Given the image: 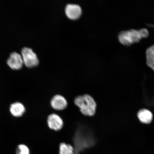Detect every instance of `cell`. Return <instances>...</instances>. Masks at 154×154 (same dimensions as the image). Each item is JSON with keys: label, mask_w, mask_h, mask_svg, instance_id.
I'll list each match as a JSON object with an SVG mask.
<instances>
[{"label": "cell", "mask_w": 154, "mask_h": 154, "mask_svg": "<svg viewBox=\"0 0 154 154\" xmlns=\"http://www.w3.org/2000/svg\"><path fill=\"white\" fill-rule=\"evenodd\" d=\"M51 104L54 109L59 111L66 109L67 106L66 99L63 96L59 95L54 96L51 100Z\"/></svg>", "instance_id": "cell-7"}, {"label": "cell", "mask_w": 154, "mask_h": 154, "mask_svg": "<svg viewBox=\"0 0 154 154\" xmlns=\"http://www.w3.org/2000/svg\"><path fill=\"white\" fill-rule=\"evenodd\" d=\"M17 154H29V150L28 148L24 144H20L17 147Z\"/></svg>", "instance_id": "cell-12"}, {"label": "cell", "mask_w": 154, "mask_h": 154, "mask_svg": "<svg viewBox=\"0 0 154 154\" xmlns=\"http://www.w3.org/2000/svg\"><path fill=\"white\" fill-rule=\"evenodd\" d=\"M7 63L11 69L18 70L22 68L24 63L22 55L16 52H14L10 55L7 59Z\"/></svg>", "instance_id": "cell-4"}, {"label": "cell", "mask_w": 154, "mask_h": 154, "mask_svg": "<svg viewBox=\"0 0 154 154\" xmlns=\"http://www.w3.org/2000/svg\"><path fill=\"white\" fill-rule=\"evenodd\" d=\"M47 123L50 128L56 131L60 130L63 126L62 119L55 113L49 116L48 117Z\"/></svg>", "instance_id": "cell-5"}, {"label": "cell", "mask_w": 154, "mask_h": 154, "mask_svg": "<svg viewBox=\"0 0 154 154\" xmlns=\"http://www.w3.org/2000/svg\"><path fill=\"white\" fill-rule=\"evenodd\" d=\"M65 13L67 17L72 20L78 19L82 13L81 8L75 4H68L65 8Z\"/></svg>", "instance_id": "cell-6"}, {"label": "cell", "mask_w": 154, "mask_h": 154, "mask_svg": "<svg viewBox=\"0 0 154 154\" xmlns=\"http://www.w3.org/2000/svg\"><path fill=\"white\" fill-rule=\"evenodd\" d=\"M137 116L140 122L143 124H149L152 120V114L151 111L147 109L140 110L138 113Z\"/></svg>", "instance_id": "cell-9"}, {"label": "cell", "mask_w": 154, "mask_h": 154, "mask_svg": "<svg viewBox=\"0 0 154 154\" xmlns=\"http://www.w3.org/2000/svg\"><path fill=\"white\" fill-rule=\"evenodd\" d=\"M74 151V148L70 144L62 143L60 145L59 154H73Z\"/></svg>", "instance_id": "cell-11"}, {"label": "cell", "mask_w": 154, "mask_h": 154, "mask_svg": "<svg viewBox=\"0 0 154 154\" xmlns=\"http://www.w3.org/2000/svg\"><path fill=\"white\" fill-rule=\"evenodd\" d=\"M74 103L83 114L89 116L95 114L97 105L91 96L86 94L77 96L75 98Z\"/></svg>", "instance_id": "cell-2"}, {"label": "cell", "mask_w": 154, "mask_h": 154, "mask_svg": "<svg viewBox=\"0 0 154 154\" xmlns=\"http://www.w3.org/2000/svg\"><path fill=\"white\" fill-rule=\"evenodd\" d=\"M26 109L23 104L19 102H16L11 104L10 107V111L13 116L19 117L23 115Z\"/></svg>", "instance_id": "cell-8"}, {"label": "cell", "mask_w": 154, "mask_h": 154, "mask_svg": "<svg viewBox=\"0 0 154 154\" xmlns=\"http://www.w3.org/2000/svg\"><path fill=\"white\" fill-rule=\"evenodd\" d=\"M21 55L24 64L28 68L36 66L39 63L37 55L30 48H23L21 51Z\"/></svg>", "instance_id": "cell-3"}, {"label": "cell", "mask_w": 154, "mask_h": 154, "mask_svg": "<svg viewBox=\"0 0 154 154\" xmlns=\"http://www.w3.org/2000/svg\"><path fill=\"white\" fill-rule=\"evenodd\" d=\"M148 26L154 28V22L152 24L148 23L146 24Z\"/></svg>", "instance_id": "cell-13"}, {"label": "cell", "mask_w": 154, "mask_h": 154, "mask_svg": "<svg viewBox=\"0 0 154 154\" xmlns=\"http://www.w3.org/2000/svg\"><path fill=\"white\" fill-rule=\"evenodd\" d=\"M146 63L154 71V45L150 46L146 50Z\"/></svg>", "instance_id": "cell-10"}, {"label": "cell", "mask_w": 154, "mask_h": 154, "mask_svg": "<svg viewBox=\"0 0 154 154\" xmlns=\"http://www.w3.org/2000/svg\"><path fill=\"white\" fill-rule=\"evenodd\" d=\"M149 35V30L146 28H142L139 30L130 29L119 32L118 39L122 45L128 46L138 43L142 38H147Z\"/></svg>", "instance_id": "cell-1"}]
</instances>
